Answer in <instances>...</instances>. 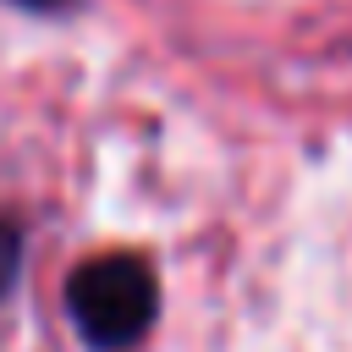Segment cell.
<instances>
[{"instance_id": "cell-2", "label": "cell", "mask_w": 352, "mask_h": 352, "mask_svg": "<svg viewBox=\"0 0 352 352\" xmlns=\"http://www.w3.org/2000/svg\"><path fill=\"white\" fill-rule=\"evenodd\" d=\"M16 270H22V236H16V226L0 220V297L16 286Z\"/></svg>"}, {"instance_id": "cell-1", "label": "cell", "mask_w": 352, "mask_h": 352, "mask_svg": "<svg viewBox=\"0 0 352 352\" xmlns=\"http://www.w3.org/2000/svg\"><path fill=\"white\" fill-rule=\"evenodd\" d=\"M66 314L94 352H121L148 336L160 314V280L138 253L82 258L66 280Z\"/></svg>"}, {"instance_id": "cell-3", "label": "cell", "mask_w": 352, "mask_h": 352, "mask_svg": "<svg viewBox=\"0 0 352 352\" xmlns=\"http://www.w3.org/2000/svg\"><path fill=\"white\" fill-rule=\"evenodd\" d=\"M11 6H22V11H66L77 0H11Z\"/></svg>"}]
</instances>
